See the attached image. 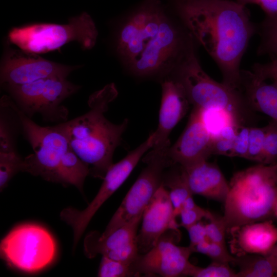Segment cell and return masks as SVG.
<instances>
[{
	"mask_svg": "<svg viewBox=\"0 0 277 277\" xmlns=\"http://www.w3.org/2000/svg\"><path fill=\"white\" fill-rule=\"evenodd\" d=\"M223 218L231 227L268 220L277 196V162L235 173L229 183Z\"/></svg>",
	"mask_w": 277,
	"mask_h": 277,
	"instance_id": "cell-4",
	"label": "cell"
},
{
	"mask_svg": "<svg viewBox=\"0 0 277 277\" xmlns=\"http://www.w3.org/2000/svg\"><path fill=\"white\" fill-rule=\"evenodd\" d=\"M228 251L226 246L210 241L206 255L212 261L223 263H233L235 256Z\"/></svg>",
	"mask_w": 277,
	"mask_h": 277,
	"instance_id": "cell-34",
	"label": "cell"
},
{
	"mask_svg": "<svg viewBox=\"0 0 277 277\" xmlns=\"http://www.w3.org/2000/svg\"><path fill=\"white\" fill-rule=\"evenodd\" d=\"M187 42H183L161 0H144L120 29L117 51L131 72L146 77L169 71Z\"/></svg>",
	"mask_w": 277,
	"mask_h": 277,
	"instance_id": "cell-2",
	"label": "cell"
},
{
	"mask_svg": "<svg viewBox=\"0 0 277 277\" xmlns=\"http://www.w3.org/2000/svg\"><path fill=\"white\" fill-rule=\"evenodd\" d=\"M213 214L209 210L197 205L192 196L185 201L180 211L181 223L179 226L186 229L203 218L210 220Z\"/></svg>",
	"mask_w": 277,
	"mask_h": 277,
	"instance_id": "cell-28",
	"label": "cell"
},
{
	"mask_svg": "<svg viewBox=\"0 0 277 277\" xmlns=\"http://www.w3.org/2000/svg\"><path fill=\"white\" fill-rule=\"evenodd\" d=\"M277 162V122L271 120L266 126L261 163L265 165Z\"/></svg>",
	"mask_w": 277,
	"mask_h": 277,
	"instance_id": "cell-29",
	"label": "cell"
},
{
	"mask_svg": "<svg viewBox=\"0 0 277 277\" xmlns=\"http://www.w3.org/2000/svg\"><path fill=\"white\" fill-rule=\"evenodd\" d=\"M205 225L207 238L211 242L226 245L227 227L223 216L213 214Z\"/></svg>",
	"mask_w": 277,
	"mask_h": 277,
	"instance_id": "cell-32",
	"label": "cell"
},
{
	"mask_svg": "<svg viewBox=\"0 0 277 277\" xmlns=\"http://www.w3.org/2000/svg\"><path fill=\"white\" fill-rule=\"evenodd\" d=\"M212 136L202 118V109L193 107L187 124L168 155L172 162L185 169L207 161L211 154Z\"/></svg>",
	"mask_w": 277,
	"mask_h": 277,
	"instance_id": "cell-15",
	"label": "cell"
},
{
	"mask_svg": "<svg viewBox=\"0 0 277 277\" xmlns=\"http://www.w3.org/2000/svg\"><path fill=\"white\" fill-rule=\"evenodd\" d=\"M268 70L273 74L277 75V59L272 60L266 64Z\"/></svg>",
	"mask_w": 277,
	"mask_h": 277,
	"instance_id": "cell-38",
	"label": "cell"
},
{
	"mask_svg": "<svg viewBox=\"0 0 277 277\" xmlns=\"http://www.w3.org/2000/svg\"><path fill=\"white\" fill-rule=\"evenodd\" d=\"M271 73V72H270ZM274 75V74H273ZM275 76H276L277 77V75H274Z\"/></svg>",
	"mask_w": 277,
	"mask_h": 277,
	"instance_id": "cell-41",
	"label": "cell"
},
{
	"mask_svg": "<svg viewBox=\"0 0 277 277\" xmlns=\"http://www.w3.org/2000/svg\"><path fill=\"white\" fill-rule=\"evenodd\" d=\"M191 35L220 69L223 83L240 91V64L255 29L246 6L230 0H175Z\"/></svg>",
	"mask_w": 277,
	"mask_h": 277,
	"instance_id": "cell-1",
	"label": "cell"
},
{
	"mask_svg": "<svg viewBox=\"0 0 277 277\" xmlns=\"http://www.w3.org/2000/svg\"><path fill=\"white\" fill-rule=\"evenodd\" d=\"M246 6L255 4L265 12L266 16L277 17V0H234Z\"/></svg>",
	"mask_w": 277,
	"mask_h": 277,
	"instance_id": "cell-36",
	"label": "cell"
},
{
	"mask_svg": "<svg viewBox=\"0 0 277 277\" xmlns=\"http://www.w3.org/2000/svg\"><path fill=\"white\" fill-rule=\"evenodd\" d=\"M88 175L89 166L76 155L70 146L61 162V184L73 185L83 193L84 183Z\"/></svg>",
	"mask_w": 277,
	"mask_h": 277,
	"instance_id": "cell-23",
	"label": "cell"
},
{
	"mask_svg": "<svg viewBox=\"0 0 277 277\" xmlns=\"http://www.w3.org/2000/svg\"><path fill=\"white\" fill-rule=\"evenodd\" d=\"M191 37L178 62L174 80L182 86L193 107L202 109L221 108L232 113L244 124L251 115L252 110L241 91L210 77L202 68L195 55Z\"/></svg>",
	"mask_w": 277,
	"mask_h": 277,
	"instance_id": "cell-5",
	"label": "cell"
},
{
	"mask_svg": "<svg viewBox=\"0 0 277 277\" xmlns=\"http://www.w3.org/2000/svg\"><path fill=\"white\" fill-rule=\"evenodd\" d=\"M176 218L169 191L162 184L143 213L137 235L139 254L150 250L167 231L179 230Z\"/></svg>",
	"mask_w": 277,
	"mask_h": 277,
	"instance_id": "cell-16",
	"label": "cell"
},
{
	"mask_svg": "<svg viewBox=\"0 0 277 277\" xmlns=\"http://www.w3.org/2000/svg\"><path fill=\"white\" fill-rule=\"evenodd\" d=\"M269 254H271V255L274 256L276 259H277V243L274 246L273 248L272 249V250Z\"/></svg>",
	"mask_w": 277,
	"mask_h": 277,
	"instance_id": "cell-40",
	"label": "cell"
},
{
	"mask_svg": "<svg viewBox=\"0 0 277 277\" xmlns=\"http://www.w3.org/2000/svg\"><path fill=\"white\" fill-rule=\"evenodd\" d=\"M185 170L187 183L193 195L225 202L229 190V183L216 164L205 161Z\"/></svg>",
	"mask_w": 277,
	"mask_h": 277,
	"instance_id": "cell-20",
	"label": "cell"
},
{
	"mask_svg": "<svg viewBox=\"0 0 277 277\" xmlns=\"http://www.w3.org/2000/svg\"><path fill=\"white\" fill-rule=\"evenodd\" d=\"M162 99L156 129L152 132V148L170 146L169 136L174 127L187 113L190 104L181 85L173 78L162 83Z\"/></svg>",
	"mask_w": 277,
	"mask_h": 277,
	"instance_id": "cell-19",
	"label": "cell"
},
{
	"mask_svg": "<svg viewBox=\"0 0 277 277\" xmlns=\"http://www.w3.org/2000/svg\"><path fill=\"white\" fill-rule=\"evenodd\" d=\"M235 257L233 264L239 269L237 277H277V259L271 254Z\"/></svg>",
	"mask_w": 277,
	"mask_h": 277,
	"instance_id": "cell-22",
	"label": "cell"
},
{
	"mask_svg": "<svg viewBox=\"0 0 277 277\" xmlns=\"http://www.w3.org/2000/svg\"><path fill=\"white\" fill-rule=\"evenodd\" d=\"M180 235L179 230H169L150 250L139 254L130 266L133 276H185L190 264L189 258L195 250L190 245L187 247L177 246L176 242Z\"/></svg>",
	"mask_w": 277,
	"mask_h": 277,
	"instance_id": "cell-12",
	"label": "cell"
},
{
	"mask_svg": "<svg viewBox=\"0 0 277 277\" xmlns=\"http://www.w3.org/2000/svg\"><path fill=\"white\" fill-rule=\"evenodd\" d=\"M150 147L149 143L145 141L120 161L113 164L106 172L96 195L84 210L67 208L61 212V219L73 229L74 247L97 211L127 180Z\"/></svg>",
	"mask_w": 277,
	"mask_h": 277,
	"instance_id": "cell-11",
	"label": "cell"
},
{
	"mask_svg": "<svg viewBox=\"0 0 277 277\" xmlns=\"http://www.w3.org/2000/svg\"><path fill=\"white\" fill-rule=\"evenodd\" d=\"M24 159L16 153H0V190H3L10 180L19 172H23Z\"/></svg>",
	"mask_w": 277,
	"mask_h": 277,
	"instance_id": "cell-25",
	"label": "cell"
},
{
	"mask_svg": "<svg viewBox=\"0 0 277 277\" xmlns=\"http://www.w3.org/2000/svg\"><path fill=\"white\" fill-rule=\"evenodd\" d=\"M97 35L91 17L83 12L65 24L36 23L13 28L8 38L19 49L38 54L59 49L72 41L90 49L95 45Z\"/></svg>",
	"mask_w": 277,
	"mask_h": 277,
	"instance_id": "cell-6",
	"label": "cell"
},
{
	"mask_svg": "<svg viewBox=\"0 0 277 277\" xmlns=\"http://www.w3.org/2000/svg\"><path fill=\"white\" fill-rule=\"evenodd\" d=\"M240 91L249 108L277 122V77L263 64L241 71Z\"/></svg>",
	"mask_w": 277,
	"mask_h": 277,
	"instance_id": "cell-17",
	"label": "cell"
},
{
	"mask_svg": "<svg viewBox=\"0 0 277 277\" xmlns=\"http://www.w3.org/2000/svg\"><path fill=\"white\" fill-rule=\"evenodd\" d=\"M249 128L243 124L238 126L231 157L237 156L246 159L249 146Z\"/></svg>",
	"mask_w": 277,
	"mask_h": 277,
	"instance_id": "cell-33",
	"label": "cell"
},
{
	"mask_svg": "<svg viewBox=\"0 0 277 277\" xmlns=\"http://www.w3.org/2000/svg\"><path fill=\"white\" fill-rule=\"evenodd\" d=\"M78 67L55 63L21 49H10L1 63V82L17 85L53 76L67 77Z\"/></svg>",
	"mask_w": 277,
	"mask_h": 277,
	"instance_id": "cell-13",
	"label": "cell"
},
{
	"mask_svg": "<svg viewBox=\"0 0 277 277\" xmlns=\"http://www.w3.org/2000/svg\"><path fill=\"white\" fill-rule=\"evenodd\" d=\"M117 94L113 83L107 85L90 95L87 112L56 125L72 149L89 166V175L93 177L104 179L113 164L114 152L128 126L127 118L115 124L104 115Z\"/></svg>",
	"mask_w": 277,
	"mask_h": 277,
	"instance_id": "cell-3",
	"label": "cell"
},
{
	"mask_svg": "<svg viewBox=\"0 0 277 277\" xmlns=\"http://www.w3.org/2000/svg\"><path fill=\"white\" fill-rule=\"evenodd\" d=\"M188 232L190 245L194 247L200 243L207 240L205 225L199 222L186 229Z\"/></svg>",
	"mask_w": 277,
	"mask_h": 277,
	"instance_id": "cell-37",
	"label": "cell"
},
{
	"mask_svg": "<svg viewBox=\"0 0 277 277\" xmlns=\"http://www.w3.org/2000/svg\"><path fill=\"white\" fill-rule=\"evenodd\" d=\"M233 141L221 136H212L211 154L231 157Z\"/></svg>",
	"mask_w": 277,
	"mask_h": 277,
	"instance_id": "cell-35",
	"label": "cell"
},
{
	"mask_svg": "<svg viewBox=\"0 0 277 277\" xmlns=\"http://www.w3.org/2000/svg\"><path fill=\"white\" fill-rule=\"evenodd\" d=\"M202 118L212 136L219 133L229 125L233 123L241 124L232 113L221 108L202 109Z\"/></svg>",
	"mask_w": 277,
	"mask_h": 277,
	"instance_id": "cell-24",
	"label": "cell"
},
{
	"mask_svg": "<svg viewBox=\"0 0 277 277\" xmlns=\"http://www.w3.org/2000/svg\"><path fill=\"white\" fill-rule=\"evenodd\" d=\"M15 107L22 132L34 152L24 159L23 172L41 176L47 181L61 183V160L70 146L66 137L56 125L39 126L23 113L16 104Z\"/></svg>",
	"mask_w": 277,
	"mask_h": 277,
	"instance_id": "cell-8",
	"label": "cell"
},
{
	"mask_svg": "<svg viewBox=\"0 0 277 277\" xmlns=\"http://www.w3.org/2000/svg\"><path fill=\"white\" fill-rule=\"evenodd\" d=\"M266 126L249 128V139L246 159L261 163Z\"/></svg>",
	"mask_w": 277,
	"mask_h": 277,
	"instance_id": "cell-31",
	"label": "cell"
},
{
	"mask_svg": "<svg viewBox=\"0 0 277 277\" xmlns=\"http://www.w3.org/2000/svg\"><path fill=\"white\" fill-rule=\"evenodd\" d=\"M262 38L259 52L277 59V17H267L263 24Z\"/></svg>",
	"mask_w": 277,
	"mask_h": 277,
	"instance_id": "cell-26",
	"label": "cell"
},
{
	"mask_svg": "<svg viewBox=\"0 0 277 277\" xmlns=\"http://www.w3.org/2000/svg\"><path fill=\"white\" fill-rule=\"evenodd\" d=\"M227 234L230 236V251L235 256L266 255L277 243V227L269 219L231 227Z\"/></svg>",
	"mask_w": 277,
	"mask_h": 277,
	"instance_id": "cell-18",
	"label": "cell"
},
{
	"mask_svg": "<svg viewBox=\"0 0 277 277\" xmlns=\"http://www.w3.org/2000/svg\"><path fill=\"white\" fill-rule=\"evenodd\" d=\"M97 276L100 277L133 276L131 267L124 262L102 256Z\"/></svg>",
	"mask_w": 277,
	"mask_h": 277,
	"instance_id": "cell-30",
	"label": "cell"
},
{
	"mask_svg": "<svg viewBox=\"0 0 277 277\" xmlns=\"http://www.w3.org/2000/svg\"><path fill=\"white\" fill-rule=\"evenodd\" d=\"M273 216L277 219V196L273 206Z\"/></svg>",
	"mask_w": 277,
	"mask_h": 277,
	"instance_id": "cell-39",
	"label": "cell"
},
{
	"mask_svg": "<svg viewBox=\"0 0 277 277\" xmlns=\"http://www.w3.org/2000/svg\"><path fill=\"white\" fill-rule=\"evenodd\" d=\"M185 276L193 277H237V272L230 266L229 264L212 261L206 267H200L191 263Z\"/></svg>",
	"mask_w": 277,
	"mask_h": 277,
	"instance_id": "cell-27",
	"label": "cell"
},
{
	"mask_svg": "<svg viewBox=\"0 0 277 277\" xmlns=\"http://www.w3.org/2000/svg\"><path fill=\"white\" fill-rule=\"evenodd\" d=\"M162 184L169 189V196L176 217L185 201L193 195L187 183L185 169L177 164L172 165L165 171Z\"/></svg>",
	"mask_w": 277,
	"mask_h": 277,
	"instance_id": "cell-21",
	"label": "cell"
},
{
	"mask_svg": "<svg viewBox=\"0 0 277 277\" xmlns=\"http://www.w3.org/2000/svg\"><path fill=\"white\" fill-rule=\"evenodd\" d=\"M142 215L105 236L97 231L90 232L84 239L85 255L92 259L100 254L131 266L139 254L137 235Z\"/></svg>",
	"mask_w": 277,
	"mask_h": 277,
	"instance_id": "cell-14",
	"label": "cell"
},
{
	"mask_svg": "<svg viewBox=\"0 0 277 277\" xmlns=\"http://www.w3.org/2000/svg\"><path fill=\"white\" fill-rule=\"evenodd\" d=\"M169 147L151 148L142 159L146 164L113 215L102 235L109 234L142 214L163 184L165 171L174 164L168 155Z\"/></svg>",
	"mask_w": 277,
	"mask_h": 277,
	"instance_id": "cell-9",
	"label": "cell"
},
{
	"mask_svg": "<svg viewBox=\"0 0 277 277\" xmlns=\"http://www.w3.org/2000/svg\"><path fill=\"white\" fill-rule=\"evenodd\" d=\"M56 245L52 234L33 223L18 225L1 240V258L10 267L27 272L39 271L54 260Z\"/></svg>",
	"mask_w": 277,
	"mask_h": 277,
	"instance_id": "cell-7",
	"label": "cell"
},
{
	"mask_svg": "<svg viewBox=\"0 0 277 277\" xmlns=\"http://www.w3.org/2000/svg\"><path fill=\"white\" fill-rule=\"evenodd\" d=\"M7 86L18 108L28 116L39 113L46 120L55 121L67 120L68 110L61 104L80 88L62 76Z\"/></svg>",
	"mask_w": 277,
	"mask_h": 277,
	"instance_id": "cell-10",
	"label": "cell"
}]
</instances>
